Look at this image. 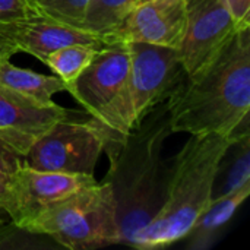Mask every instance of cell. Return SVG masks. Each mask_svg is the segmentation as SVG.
<instances>
[{"mask_svg": "<svg viewBox=\"0 0 250 250\" xmlns=\"http://www.w3.org/2000/svg\"><path fill=\"white\" fill-rule=\"evenodd\" d=\"M173 133L249 136L250 25L239 28L201 69L185 75L167 98Z\"/></svg>", "mask_w": 250, "mask_h": 250, "instance_id": "cell-1", "label": "cell"}, {"mask_svg": "<svg viewBox=\"0 0 250 250\" xmlns=\"http://www.w3.org/2000/svg\"><path fill=\"white\" fill-rule=\"evenodd\" d=\"M171 133L168 101L164 100L130 129L119 151L108 158L105 180L116 199L123 245H130L163 205L170 167L163 151Z\"/></svg>", "mask_w": 250, "mask_h": 250, "instance_id": "cell-2", "label": "cell"}, {"mask_svg": "<svg viewBox=\"0 0 250 250\" xmlns=\"http://www.w3.org/2000/svg\"><path fill=\"white\" fill-rule=\"evenodd\" d=\"M234 142L223 135H190L168 167L164 201L129 246L151 250L183 240L214 198L221 163Z\"/></svg>", "mask_w": 250, "mask_h": 250, "instance_id": "cell-3", "label": "cell"}, {"mask_svg": "<svg viewBox=\"0 0 250 250\" xmlns=\"http://www.w3.org/2000/svg\"><path fill=\"white\" fill-rule=\"evenodd\" d=\"M127 82V42L114 41L104 44L78 78L67 83L66 91L101 127L108 158L119 151L135 126Z\"/></svg>", "mask_w": 250, "mask_h": 250, "instance_id": "cell-4", "label": "cell"}, {"mask_svg": "<svg viewBox=\"0 0 250 250\" xmlns=\"http://www.w3.org/2000/svg\"><path fill=\"white\" fill-rule=\"evenodd\" d=\"M19 227L48 236L60 248L70 250L120 243L116 199L107 180L73 192Z\"/></svg>", "mask_w": 250, "mask_h": 250, "instance_id": "cell-5", "label": "cell"}, {"mask_svg": "<svg viewBox=\"0 0 250 250\" xmlns=\"http://www.w3.org/2000/svg\"><path fill=\"white\" fill-rule=\"evenodd\" d=\"M105 136L91 119L56 122L28 151L23 163L42 171L94 176L104 152Z\"/></svg>", "mask_w": 250, "mask_h": 250, "instance_id": "cell-6", "label": "cell"}, {"mask_svg": "<svg viewBox=\"0 0 250 250\" xmlns=\"http://www.w3.org/2000/svg\"><path fill=\"white\" fill-rule=\"evenodd\" d=\"M129 98L135 125L157 104L168 98L186 75L177 48L148 42H127Z\"/></svg>", "mask_w": 250, "mask_h": 250, "instance_id": "cell-7", "label": "cell"}, {"mask_svg": "<svg viewBox=\"0 0 250 250\" xmlns=\"http://www.w3.org/2000/svg\"><path fill=\"white\" fill-rule=\"evenodd\" d=\"M95 183L94 176L42 171L22 163L9 174V221L19 227L53 204Z\"/></svg>", "mask_w": 250, "mask_h": 250, "instance_id": "cell-8", "label": "cell"}, {"mask_svg": "<svg viewBox=\"0 0 250 250\" xmlns=\"http://www.w3.org/2000/svg\"><path fill=\"white\" fill-rule=\"evenodd\" d=\"M186 32L179 48L186 75L207 64L239 29L226 0H186Z\"/></svg>", "mask_w": 250, "mask_h": 250, "instance_id": "cell-9", "label": "cell"}, {"mask_svg": "<svg viewBox=\"0 0 250 250\" xmlns=\"http://www.w3.org/2000/svg\"><path fill=\"white\" fill-rule=\"evenodd\" d=\"M186 0L138 1L104 37V42H148L180 48L186 32Z\"/></svg>", "mask_w": 250, "mask_h": 250, "instance_id": "cell-10", "label": "cell"}, {"mask_svg": "<svg viewBox=\"0 0 250 250\" xmlns=\"http://www.w3.org/2000/svg\"><path fill=\"white\" fill-rule=\"evenodd\" d=\"M0 35L18 53H28L41 63H44L50 53L66 45L86 44L100 48L105 44L103 37L57 21L41 12L19 21L0 23Z\"/></svg>", "mask_w": 250, "mask_h": 250, "instance_id": "cell-11", "label": "cell"}, {"mask_svg": "<svg viewBox=\"0 0 250 250\" xmlns=\"http://www.w3.org/2000/svg\"><path fill=\"white\" fill-rule=\"evenodd\" d=\"M66 117L67 110L56 103L40 104L0 86V141L22 158L56 122Z\"/></svg>", "mask_w": 250, "mask_h": 250, "instance_id": "cell-12", "label": "cell"}, {"mask_svg": "<svg viewBox=\"0 0 250 250\" xmlns=\"http://www.w3.org/2000/svg\"><path fill=\"white\" fill-rule=\"evenodd\" d=\"M250 195V183L234 190L214 196L208 208L198 217L192 229L185 236L188 248L207 250L214 246L223 229L230 223L240 205Z\"/></svg>", "mask_w": 250, "mask_h": 250, "instance_id": "cell-13", "label": "cell"}, {"mask_svg": "<svg viewBox=\"0 0 250 250\" xmlns=\"http://www.w3.org/2000/svg\"><path fill=\"white\" fill-rule=\"evenodd\" d=\"M0 86L45 105L54 104L53 95L67 89V85L59 76L22 69L9 60L0 63Z\"/></svg>", "mask_w": 250, "mask_h": 250, "instance_id": "cell-14", "label": "cell"}, {"mask_svg": "<svg viewBox=\"0 0 250 250\" xmlns=\"http://www.w3.org/2000/svg\"><path fill=\"white\" fill-rule=\"evenodd\" d=\"M139 0H92L86 9L82 29L100 37L110 34Z\"/></svg>", "mask_w": 250, "mask_h": 250, "instance_id": "cell-15", "label": "cell"}, {"mask_svg": "<svg viewBox=\"0 0 250 250\" xmlns=\"http://www.w3.org/2000/svg\"><path fill=\"white\" fill-rule=\"evenodd\" d=\"M100 48L86 44L66 45L50 53L45 57L44 64L48 66L51 72L67 85L75 81L78 75L89 64V62Z\"/></svg>", "mask_w": 250, "mask_h": 250, "instance_id": "cell-16", "label": "cell"}, {"mask_svg": "<svg viewBox=\"0 0 250 250\" xmlns=\"http://www.w3.org/2000/svg\"><path fill=\"white\" fill-rule=\"evenodd\" d=\"M38 10L57 21L81 28L92 0H34Z\"/></svg>", "mask_w": 250, "mask_h": 250, "instance_id": "cell-17", "label": "cell"}, {"mask_svg": "<svg viewBox=\"0 0 250 250\" xmlns=\"http://www.w3.org/2000/svg\"><path fill=\"white\" fill-rule=\"evenodd\" d=\"M239 154L231 164V168L227 174V179L220 190V193H226L230 190H234L237 188H242L250 183V149H249V136L240 139L237 144Z\"/></svg>", "mask_w": 250, "mask_h": 250, "instance_id": "cell-18", "label": "cell"}, {"mask_svg": "<svg viewBox=\"0 0 250 250\" xmlns=\"http://www.w3.org/2000/svg\"><path fill=\"white\" fill-rule=\"evenodd\" d=\"M38 12L34 0H0V23L19 21Z\"/></svg>", "mask_w": 250, "mask_h": 250, "instance_id": "cell-19", "label": "cell"}, {"mask_svg": "<svg viewBox=\"0 0 250 250\" xmlns=\"http://www.w3.org/2000/svg\"><path fill=\"white\" fill-rule=\"evenodd\" d=\"M226 3L239 28L250 25V0H226Z\"/></svg>", "mask_w": 250, "mask_h": 250, "instance_id": "cell-20", "label": "cell"}, {"mask_svg": "<svg viewBox=\"0 0 250 250\" xmlns=\"http://www.w3.org/2000/svg\"><path fill=\"white\" fill-rule=\"evenodd\" d=\"M22 163L23 158L0 141V171L12 174Z\"/></svg>", "mask_w": 250, "mask_h": 250, "instance_id": "cell-21", "label": "cell"}, {"mask_svg": "<svg viewBox=\"0 0 250 250\" xmlns=\"http://www.w3.org/2000/svg\"><path fill=\"white\" fill-rule=\"evenodd\" d=\"M10 205V189H9V174L0 171V223L9 220L7 211Z\"/></svg>", "mask_w": 250, "mask_h": 250, "instance_id": "cell-22", "label": "cell"}, {"mask_svg": "<svg viewBox=\"0 0 250 250\" xmlns=\"http://www.w3.org/2000/svg\"><path fill=\"white\" fill-rule=\"evenodd\" d=\"M1 62H4V60H0V63H1Z\"/></svg>", "mask_w": 250, "mask_h": 250, "instance_id": "cell-23", "label": "cell"}, {"mask_svg": "<svg viewBox=\"0 0 250 250\" xmlns=\"http://www.w3.org/2000/svg\"><path fill=\"white\" fill-rule=\"evenodd\" d=\"M139 1H144V0H139Z\"/></svg>", "mask_w": 250, "mask_h": 250, "instance_id": "cell-24", "label": "cell"}]
</instances>
